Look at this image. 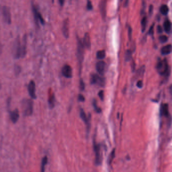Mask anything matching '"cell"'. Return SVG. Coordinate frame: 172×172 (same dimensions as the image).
Masks as SVG:
<instances>
[{"mask_svg":"<svg viewBox=\"0 0 172 172\" xmlns=\"http://www.w3.org/2000/svg\"><path fill=\"white\" fill-rule=\"evenodd\" d=\"M135 69V61H133L132 62V72H134Z\"/></svg>","mask_w":172,"mask_h":172,"instance_id":"41","label":"cell"},{"mask_svg":"<svg viewBox=\"0 0 172 172\" xmlns=\"http://www.w3.org/2000/svg\"><path fill=\"white\" fill-rule=\"evenodd\" d=\"M146 24H147V18L146 16L143 17L141 21V27H142V32H145L146 29Z\"/></svg>","mask_w":172,"mask_h":172,"instance_id":"24","label":"cell"},{"mask_svg":"<svg viewBox=\"0 0 172 172\" xmlns=\"http://www.w3.org/2000/svg\"><path fill=\"white\" fill-rule=\"evenodd\" d=\"M15 46L14 55L16 59L23 58L25 56L27 50L25 43H21L19 41H16V44Z\"/></svg>","mask_w":172,"mask_h":172,"instance_id":"2","label":"cell"},{"mask_svg":"<svg viewBox=\"0 0 172 172\" xmlns=\"http://www.w3.org/2000/svg\"><path fill=\"white\" fill-rule=\"evenodd\" d=\"M98 96L102 101L104 100V93L103 90H100L98 93Z\"/></svg>","mask_w":172,"mask_h":172,"instance_id":"37","label":"cell"},{"mask_svg":"<svg viewBox=\"0 0 172 172\" xmlns=\"http://www.w3.org/2000/svg\"><path fill=\"white\" fill-rule=\"evenodd\" d=\"M48 163V158L47 156H44L42 158V161H41V163L40 167V172H45V166L47 165Z\"/></svg>","mask_w":172,"mask_h":172,"instance_id":"20","label":"cell"},{"mask_svg":"<svg viewBox=\"0 0 172 172\" xmlns=\"http://www.w3.org/2000/svg\"><path fill=\"white\" fill-rule=\"evenodd\" d=\"M80 115L82 120L84 121V123H85L86 126L87 127V134L88 135L90 129V116L87 117L85 112L82 108H81L80 110Z\"/></svg>","mask_w":172,"mask_h":172,"instance_id":"8","label":"cell"},{"mask_svg":"<svg viewBox=\"0 0 172 172\" xmlns=\"http://www.w3.org/2000/svg\"><path fill=\"white\" fill-rule=\"evenodd\" d=\"M172 51V46L171 45H168L163 46L161 50V54L163 56L168 55L171 54Z\"/></svg>","mask_w":172,"mask_h":172,"instance_id":"18","label":"cell"},{"mask_svg":"<svg viewBox=\"0 0 172 172\" xmlns=\"http://www.w3.org/2000/svg\"><path fill=\"white\" fill-rule=\"evenodd\" d=\"M163 31V29L161 25H158L157 26V32L159 33H162Z\"/></svg>","mask_w":172,"mask_h":172,"instance_id":"40","label":"cell"},{"mask_svg":"<svg viewBox=\"0 0 172 172\" xmlns=\"http://www.w3.org/2000/svg\"><path fill=\"white\" fill-rule=\"evenodd\" d=\"M28 91L31 98L33 99H36V95L35 93L36 85H35L34 81L33 80H31L28 86Z\"/></svg>","mask_w":172,"mask_h":172,"instance_id":"10","label":"cell"},{"mask_svg":"<svg viewBox=\"0 0 172 172\" xmlns=\"http://www.w3.org/2000/svg\"><path fill=\"white\" fill-rule=\"evenodd\" d=\"M82 43L84 44V46L87 48V49H90L91 46V40H90V35L88 33H86L83 38Z\"/></svg>","mask_w":172,"mask_h":172,"instance_id":"17","label":"cell"},{"mask_svg":"<svg viewBox=\"0 0 172 172\" xmlns=\"http://www.w3.org/2000/svg\"><path fill=\"white\" fill-rule=\"evenodd\" d=\"M62 33L65 38L69 37V21L68 19H65L63 23L62 26Z\"/></svg>","mask_w":172,"mask_h":172,"instance_id":"16","label":"cell"},{"mask_svg":"<svg viewBox=\"0 0 172 172\" xmlns=\"http://www.w3.org/2000/svg\"><path fill=\"white\" fill-rule=\"evenodd\" d=\"M85 83H84V81H83L82 79H81L80 82V90H81V91H83L85 90Z\"/></svg>","mask_w":172,"mask_h":172,"instance_id":"31","label":"cell"},{"mask_svg":"<svg viewBox=\"0 0 172 172\" xmlns=\"http://www.w3.org/2000/svg\"><path fill=\"white\" fill-rule=\"evenodd\" d=\"M169 91L170 93V96H171V99H172V84L169 87Z\"/></svg>","mask_w":172,"mask_h":172,"instance_id":"42","label":"cell"},{"mask_svg":"<svg viewBox=\"0 0 172 172\" xmlns=\"http://www.w3.org/2000/svg\"><path fill=\"white\" fill-rule=\"evenodd\" d=\"M14 72L16 75H18L21 71V68L19 65H15L14 66Z\"/></svg>","mask_w":172,"mask_h":172,"instance_id":"29","label":"cell"},{"mask_svg":"<svg viewBox=\"0 0 172 172\" xmlns=\"http://www.w3.org/2000/svg\"><path fill=\"white\" fill-rule=\"evenodd\" d=\"M115 155V149H113L110 153V156L109 158V163L111 164L112 162L113 161V159H114Z\"/></svg>","mask_w":172,"mask_h":172,"instance_id":"28","label":"cell"},{"mask_svg":"<svg viewBox=\"0 0 172 172\" xmlns=\"http://www.w3.org/2000/svg\"><path fill=\"white\" fill-rule=\"evenodd\" d=\"M172 24L171 22L169 20H167L163 23V29L165 32L169 33L172 30Z\"/></svg>","mask_w":172,"mask_h":172,"instance_id":"19","label":"cell"},{"mask_svg":"<svg viewBox=\"0 0 172 172\" xmlns=\"http://www.w3.org/2000/svg\"><path fill=\"white\" fill-rule=\"evenodd\" d=\"M33 9V12L34 17L35 20L37 24H38V21H40L42 24L44 25L45 23L44 20L42 17V15H41L40 13H39L37 9H36V8L35 6H33L32 7Z\"/></svg>","mask_w":172,"mask_h":172,"instance_id":"11","label":"cell"},{"mask_svg":"<svg viewBox=\"0 0 172 172\" xmlns=\"http://www.w3.org/2000/svg\"><path fill=\"white\" fill-rule=\"evenodd\" d=\"M59 2L61 6H62V5H64V1H61H61H59Z\"/></svg>","mask_w":172,"mask_h":172,"instance_id":"43","label":"cell"},{"mask_svg":"<svg viewBox=\"0 0 172 172\" xmlns=\"http://www.w3.org/2000/svg\"><path fill=\"white\" fill-rule=\"evenodd\" d=\"M160 42L162 43H164L166 42L168 40V38L165 35H163L159 37Z\"/></svg>","mask_w":172,"mask_h":172,"instance_id":"30","label":"cell"},{"mask_svg":"<svg viewBox=\"0 0 172 172\" xmlns=\"http://www.w3.org/2000/svg\"><path fill=\"white\" fill-rule=\"evenodd\" d=\"M153 7L152 5H150L149 7V16H152L153 14Z\"/></svg>","mask_w":172,"mask_h":172,"instance_id":"38","label":"cell"},{"mask_svg":"<svg viewBox=\"0 0 172 172\" xmlns=\"http://www.w3.org/2000/svg\"><path fill=\"white\" fill-rule=\"evenodd\" d=\"M106 6H107L106 1L103 0L100 2L99 4V9L102 18H103V20H105L106 17Z\"/></svg>","mask_w":172,"mask_h":172,"instance_id":"13","label":"cell"},{"mask_svg":"<svg viewBox=\"0 0 172 172\" xmlns=\"http://www.w3.org/2000/svg\"><path fill=\"white\" fill-rule=\"evenodd\" d=\"M105 62L103 61H99L97 63V64L96 65V68L97 72L101 75L104 74L105 70Z\"/></svg>","mask_w":172,"mask_h":172,"instance_id":"15","label":"cell"},{"mask_svg":"<svg viewBox=\"0 0 172 172\" xmlns=\"http://www.w3.org/2000/svg\"><path fill=\"white\" fill-rule=\"evenodd\" d=\"M55 97L54 94L51 95L49 97L48 99V104H49V108H54L55 105Z\"/></svg>","mask_w":172,"mask_h":172,"instance_id":"21","label":"cell"},{"mask_svg":"<svg viewBox=\"0 0 172 172\" xmlns=\"http://www.w3.org/2000/svg\"><path fill=\"white\" fill-rule=\"evenodd\" d=\"M136 86L138 88L141 89V88H142L143 86V82L142 80H139L136 83Z\"/></svg>","mask_w":172,"mask_h":172,"instance_id":"36","label":"cell"},{"mask_svg":"<svg viewBox=\"0 0 172 172\" xmlns=\"http://www.w3.org/2000/svg\"><path fill=\"white\" fill-rule=\"evenodd\" d=\"M1 88H2V83H1V81H0V90H1Z\"/></svg>","mask_w":172,"mask_h":172,"instance_id":"45","label":"cell"},{"mask_svg":"<svg viewBox=\"0 0 172 172\" xmlns=\"http://www.w3.org/2000/svg\"><path fill=\"white\" fill-rule=\"evenodd\" d=\"M9 116H10V118L11 121L12 122V123L14 124L17 123L20 117L19 111L16 108L12 111H11L9 113Z\"/></svg>","mask_w":172,"mask_h":172,"instance_id":"14","label":"cell"},{"mask_svg":"<svg viewBox=\"0 0 172 172\" xmlns=\"http://www.w3.org/2000/svg\"><path fill=\"white\" fill-rule=\"evenodd\" d=\"M97 59L100 60H102L105 58L106 56V52L105 50H101L97 52Z\"/></svg>","mask_w":172,"mask_h":172,"instance_id":"25","label":"cell"},{"mask_svg":"<svg viewBox=\"0 0 172 172\" xmlns=\"http://www.w3.org/2000/svg\"><path fill=\"white\" fill-rule=\"evenodd\" d=\"M125 60L126 62L130 61L132 59V52L130 49L126 50V52L125 53Z\"/></svg>","mask_w":172,"mask_h":172,"instance_id":"26","label":"cell"},{"mask_svg":"<svg viewBox=\"0 0 172 172\" xmlns=\"http://www.w3.org/2000/svg\"><path fill=\"white\" fill-rule=\"evenodd\" d=\"M154 24L152 25V26H150V28H149V31H148V33L149 35H152L153 36V31H154Z\"/></svg>","mask_w":172,"mask_h":172,"instance_id":"32","label":"cell"},{"mask_svg":"<svg viewBox=\"0 0 172 172\" xmlns=\"http://www.w3.org/2000/svg\"><path fill=\"white\" fill-rule=\"evenodd\" d=\"M146 8V2L143 1L142 3V8L141 9V14H142L145 13Z\"/></svg>","mask_w":172,"mask_h":172,"instance_id":"33","label":"cell"},{"mask_svg":"<svg viewBox=\"0 0 172 172\" xmlns=\"http://www.w3.org/2000/svg\"><path fill=\"white\" fill-rule=\"evenodd\" d=\"M128 1H125V7H126V6H127V5H128Z\"/></svg>","mask_w":172,"mask_h":172,"instance_id":"44","label":"cell"},{"mask_svg":"<svg viewBox=\"0 0 172 172\" xmlns=\"http://www.w3.org/2000/svg\"><path fill=\"white\" fill-rule=\"evenodd\" d=\"M93 107H94V110H95V111L97 113H101V108H100L97 106V102H96V101L95 100H94L93 103Z\"/></svg>","mask_w":172,"mask_h":172,"instance_id":"27","label":"cell"},{"mask_svg":"<svg viewBox=\"0 0 172 172\" xmlns=\"http://www.w3.org/2000/svg\"><path fill=\"white\" fill-rule=\"evenodd\" d=\"M62 74L66 78H72V67L68 65H65L62 68Z\"/></svg>","mask_w":172,"mask_h":172,"instance_id":"12","label":"cell"},{"mask_svg":"<svg viewBox=\"0 0 172 172\" xmlns=\"http://www.w3.org/2000/svg\"><path fill=\"white\" fill-rule=\"evenodd\" d=\"M93 149L95 152V163L96 166L101 165L102 161L101 153V145L96 143L95 140L93 141Z\"/></svg>","mask_w":172,"mask_h":172,"instance_id":"4","label":"cell"},{"mask_svg":"<svg viewBox=\"0 0 172 172\" xmlns=\"http://www.w3.org/2000/svg\"><path fill=\"white\" fill-rule=\"evenodd\" d=\"M169 11V9L168 6L166 5H163L160 8V12H161V14L163 15H167L168 14Z\"/></svg>","mask_w":172,"mask_h":172,"instance_id":"22","label":"cell"},{"mask_svg":"<svg viewBox=\"0 0 172 172\" xmlns=\"http://www.w3.org/2000/svg\"><path fill=\"white\" fill-rule=\"evenodd\" d=\"M78 100L80 101H82L83 102V101H85V97L84 96H82V94H79Z\"/></svg>","mask_w":172,"mask_h":172,"instance_id":"39","label":"cell"},{"mask_svg":"<svg viewBox=\"0 0 172 172\" xmlns=\"http://www.w3.org/2000/svg\"><path fill=\"white\" fill-rule=\"evenodd\" d=\"M156 69L158 73L163 77V81L165 82L167 81L171 73V69L168 65L166 59H164L163 60L159 59L157 61Z\"/></svg>","mask_w":172,"mask_h":172,"instance_id":"1","label":"cell"},{"mask_svg":"<svg viewBox=\"0 0 172 172\" xmlns=\"http://www.w3.org/2000/svg\"><path fill=\"white\" fill-rule=\"evenodd\" d=\"M87 8L88 10H92V4L91 2L90 1H88L87 2Z\"/></svg>","mask_w":172,"mask_h":172,"instance_id":"35","label":"cell"},{"mask_svg":"<svg viewBox=\"0 0 172 172\" xmlns=\"http://www.w3.org/2000/svg\"><path fill=\"white\" fill-rule=\"evenodd\" d=\"M3 19L6 23L10 24L12 22L11 13L10 10L7 6H4L2 8Z\"/></svg>","mask_w":172,"mask_h":172,"instance_id":"7","label":"cell"},{"mask_svg":"<svg viewBox=\"0 0 172 172\" xmlns=\"http://www.w3.org/2000/svg\"><path fill=\"white\" fill-rule=\"evenodd\" d=\"M23 115L25 117L31 116L33 112V102L30 99H24L22 101Z\"/></svg>","mask_w":172,"mask_h":172,"instance_id":"3","label":"cell"},{"mask_svg":"<svg viewBox=\"0 0 172 172\" xmlns=\"http://www.w3.org/2000/svg\"><path fill=\"white\" fill-rule=\"evenodd\" d=\"M90 82L92 84H97L100 86L103 87L105 84V80L103 77H100L98 74H94L91 75Z\"/></svg>","mask_w":172,"mask_h":172,"instance_id":"6","label":"cell"},{"mask_svg":"<svg viewBox=\"0 0 172 172\" xmlns=\"http://www.w3.org/2000/svg\"><path fill=\"white\" fill-rule=\"evenodd\" d=\"M145 70H146V67L144 65L142 66L136 72V76L138 77L143 76V75L145 74Z\"/></svg>","mask_w":172,"mask_h":172,"instance_id":"23","label":"cell"},{"mask_svg":"<svg viewBox=\"0 0 172 172\" xmlns=\"http://www.w3.org/2000/svg\"><path fill=\"white\" fill-rule=\"evenodd\" d=\"M84 45L81 39L78 40V48H77V58L78 60L79 65L80 67V72H81L82 64L84 60Z\"/></svg>","mask_w":172,"mask_h":172,"instance_id":"5","label":"cell"},{"mask_svg":"<svg viewBox=\"0 0 172 172\" xmlns=\"http://www.w3.org/2000/svg\"><path fill=\"white\" fill-rule=\"evenodd\" d=\"M132 28L130 26H129L128 29V35L129 39L131 41L132 39Z\"/></svg>","mask_w":172,"mask_h":172,"instance_id":"34","label":"cell"},{"mask_svg":"<svg viewBox=\"0 0 172 172\" xmlns=\"http://www.w3.org/2000/svg\"><path fill=\"white\" fill-rule=\"evenodd\" d=\"M160 115L161 116H163L168 119L169 123H171V117L169 113V106L167 104H162L160 108Z\"/></svg>","mask_w":172,"mask_h":172,"instance_id":"9","label":"cell"}]
</instances>
